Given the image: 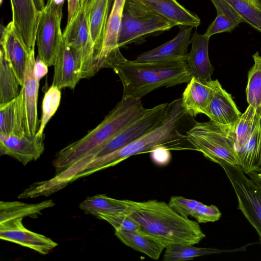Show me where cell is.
I'll return each instance as SVG.
<instances>
[{"mask_svg":"<svg viewBox=\"0 0 261 261\" xmlns=\"http://www.w3.org/2000/svg\"><path fill=\"white\" fill-rule=\"evenodd\" d=\"M123 201L125 212L138 224L139 231L165 248L174 244L195 245L205 237L197 221L181 216L164 201Z\"/></svg>","mask_w":261,"mask_h":261,"instance_id":"cell-1","label":"cell"},{"mask_svg":"<svg viewBox=\"0 0 261 261\" xmlns=\"http://www.w3.org/2000/svg\"><path fill=\"white\" fill-rule=\"evenodd\" d=\"M185 115L181 98L168 103L165 116L158 126L121 148L91 160L81 168L74 180L115 166L132 156L150 152L158 146L178 148L184 141H187L186 136L177 129Z\"/></svg>","mask_w":261,"mask_h":261,"instance_id":"cell-2","label":"cell"},{"mask_svg":"<svg viewBox=\"0 0 261 261\" xmlns=\"http://www.w3.org/2000/svg\"><path fill=\"white\" fill-rule=\"evenodd\" d=\"M148 109L143 107L141 99L122 97L96 127L57 153L53 161L57 173L108 142L144 115Z\"/></svg>","mask_w":261,"mask_h":261,"instance_id":"cell-3","label":"cell"},{"mask_svg":"<svg viewBox=\"0 0 261 261\" xmlns=\"http://www.w3.org/2000/svg\"><path fill=\"white\" fill-rule=\"evenodd\" d=\"M113 70L123 87V97L141 99L151 91L188 83L193 77L186 61L138 62L126 59Z\"/></svg>","mask_w":261,"mask_h":261,"instance_id":"cell-4","label":"cell"},{"mask_svg":"<svg viewBox=\"0 0 261 261\" xmlns=\"http://www.w3.org/2000/svg\"><path fill=\"white\" fill-rule=\"evenodd\" d=\"M187 141L194 149L216 163L222 160L238 165L232 128L219 125L211 120L196 122L186 132Z\"/></svg>","mask_w":261,"mask_h":261,"instance_id":"cell-5","label":"cell"},{"mask_svg":"<svg viewBox=\"0 0 261 261\" xmlns=\"http://www.w3.org/2000/svg\"><path fill=\"white\" fill-rule=\"evenodd\" d=\"M175 24L152 10L126 0L118 38L119 48L147 34L167 31Z\"/></svg>","mask_w":261,"mask_h":261,"instance_id":"cell-6","label":"cell"},{"mask_svg":"<svg viewBox=\"0 0 261 261\" xmlns=\"http://www.w3.org/2000/svg\"><path fill=\"white\" fill-rule=\"evenodd\" d=\"M89 15L79 8L63 33V38L71 48L75 57L81 79L90 78L98 71L97 56L92 42Z\"/></svg>","mask_w":261,"mask_h":261,"instance_id":"cell-7","label":"cell"},{"mask_svg":"<svg viewBox=\"0 0 261 261\" xmlns=\"http://www.w3.org/2000/svg\"><path fill=\"white\" fill-rule=\"evenodd\" d=\"M224 170L236 194L238 209L256 230L261 243V192L239 165L216 162Z\"/></svg>","mask_w":261,"mask_h":261,"instance_id":"cell-8","label":"cell"},{"mask_svg":"<svg viewBox=\"0 0 261 261\" xmlns=\"http://www.w3.org/2000/svg\"><path fill=\"white\" fill-rule=\"evenodd\" d=\"M65 0H47L38 24L36 43L38 58L48 67L53 66L58 46L62 40L61 20Z\"/></svg>","mask_w":261,"mask_h":261,"instance_id":"cell-9","label":"cell"},{"mask_svg":"<svg viewBox=\"0 0 261 261\" xmlns=\"http://www.w3.org/2000/svg\"><path fill=\"white\" fill-rule=\"evenodd\" d=\"M168 103L158 105L149 109L113 138L79 160L82 167L91 160L115 151L155 128L163 121Z\"/></svg>","mask_w":261,"mask_h":261,"instance_id":"cell-10","label":"cell"},{"mask_svg":"<svg viewBox=\"0 0 261 261\" xmlns=\"http://www.w3.org/2000/svg\"><path fill=\"white\" fill-rule=\"evenodd\" d=\"M12 22L30 48H35L36 32L45 0H10Z\"/></svg>","mask_w":261,"mask_h":261,"instance_id":"cell-11","label":"cell"},{"mask_svg":"<svg viewBox=\"0 0 261 261\" xmlns=\"http://www.w3.org/2000/svg\"><path fill=\"white\" fill-rule=\"evenodd\" d=\"M1 51L12 68L18 83L22 86L28 58L34 48H29L22 36L10 21L3 30Z\"/></svg>","mask_w":261,"mask_h":261,"instance_id":"cell-12","label":"cell"},{"mask_svg":"<svg viewBox=\"0 0 261 261\" xmlns=\"http://www.w3.org/2000/svg\"><path fill=\"white\" fill-rule=\"evenodd\" d=\"M22 219L18 218L0 223L1 239L29 248L43 255L49 253L58 246L49 238L25 228Z\"/></svg>","mask_w":261,"mask_h":261,"instance_id":"cell-13","label":"cell"},{"mask_svg":"<svg viewBox=\"0 0 261 261\" xmlns=\"http://www.w3.org/2000/svg\"><path fill=\"white\" fill-rule=\"evenodd\" d=\"M45 135L25 134L22 136L0 134V154L7 155L23 165L38 160L44 150Z\"/></svg>","mask_w":261,"mask_h":261,"instance_id":"cell-14","label":"cell"},{"mask_svg":"<svg viewBox=\"0 0 261 261\" xmlns=\"http://www.w3.org/2000/svg\"><path fill=\"white\" fill-rule=\"evenodd\" d=\"M35 63L34 48L28 58L24 82L21 88L23 95L25 130V133L29 135L35 134L39 127L37 102L40 80L34 73Z\"/></svg>","mask_w":261,"mask_h":261,"instance_id":"cell-15","label":"cell"},{"mask_svg":"<svg viewBox=\"0 0 261 261\" xmlns=\"http://www.w3.org/2000/svg\"><path fill=\"white\" fill-rule=\"evenodd\" d=\"M179 27L175 37L156 48L142 53L135 61L138 62L186 61L193 27L184 25Z\"/></svg>","mask_w":261,"mask_h":261,"instance_id":"cell-16","label":"cell"},{"mask_svg":"<svg viewBox=\"0 0 261 261\" xmlns=\"http://www.w3.org/2000/svg\"><path fill=\"white\" fill-rule=\"evenodd\" d=\"M221 86L218 80L204 81L192 77L181 98L185 114L193 117L205 114L215 93Z\"/></svg>","mask_w":261,"mask_h":261,"instance_id":"cell-17","label":"cell"},{"mask_svg":"<svg viewBox=\"0 0 261 261\" xmlns=\"http://www.w3.org/2000/svg\"><path fill=\"white\" fill-rule=\"evenodd\" d=\"M53 66L54 73L51 85L60 89H73L81 79L73 53L63 38L57 49Z\"/></svg>","mask_w":261,"mask_h":261,"instance_id":"cell-18","label":"cell"},{"mask_svg":"<svg viewBox=\"0 0 261 261\" xmlns=\"http://www.w3.org/2000/svg\"><path fill=\"white\" fill-rule=\"evenodd\" d=\"M210 38L195 32L190 39L191 51L188 54L186 63L193 77L204 81H211L214 68L208 57Z\"/></svg>","mask_w":261,"mask_h":261,"instance_id":"cell-19","label":"cell"},{"mask_svg":"<svg viewBox=\"0 0 261 261\" xmlns=\"http://www.w3.org/2000/svg\"><path fill=\"white\" fill-rule=\"evenodd\" d=\"M139 4L161 15L176 25L197 27L200 19L176 0H129Z\"/></svg>","mask_w":261,"mask_h":261,"instance_id":"cell-20","label":"cell"},{"mask_svg":"<svg viewBox=\"0 0 261 261\" xmlns=\"http://www.w3.org/2000/svg\"><path fill=\"white\" fill-rule=\"evenodd\" d=\"M241 114L231 94L222 86L215 93L205 113L213 122L232 128Z\"/></svg>","mask_w":261,"mask_h":261,"instance_id":"cell-21","label":"cell"},{"mask_svg":"<svg viewBox=\"0 0 261 261\" xmlns=\"http://www.w3.org/2000/svg\"><path fill=\"white\" fill-rule=\"evenodd\" d=\"M0 134L17 137L26 134L21 89L16 98L0 105Z\"/></svg>","mask_w":261,"mask_h":261,"instance_id":"cell-22","label":"cell"},{"mask_svg":"<svg viewBox=\"0 0 261 261\" xmlns=\"http://www.w3.org/2000/svg\"><path fill=\"white\" fill-rule=\"evenodd\" d=\"M110 4V0H94L89 13L90 34L97 61L105 39Z\"/></svg>","mask_w":261,"mask_h":261,"instance_id":"cell-23","label":"cell"},{"mask_svg":"<svg viewBox=\"0 0 261 261\" xmlns=\"http://www.w3.org/2000/svg\"><path fill=\"white\" fill-rule=\"evenodd\" d=\"M126 1L114 0L112 10L108 17L102 49L98 59V71L100 70L101 63L110 54L120 48L118 45V38Z\"/></svg>","mask_w":261,"mask_h":261,"instance_id":"cell-24","label":"cell"},{"mask_svg":"<svg viewBox=\"0 0 261 261\" xmlns=\"http://www.w3.org/2000/svg\"><path fill=\"white\" fill-rule=\"evenodd\" d=\"M238 165L245 173L261 172V122L250 138L237 152Z\"/></svg>","mask_w":261,"mask_h":261,"instance_id":"cell-25","label":"cell"},{"mask_svg":"<svg viewBox=\"0 0 261 261\" xmlns=\"http://www.w3.org/2000/svg\"><path fill=\"white\" fill-rule=\"evenodd\" d=\"M217 10V16L204 34L210 38L212 35L230 32L240 23L244 22L237 10L225 0H211Z\"/></svg>","mask_w":261,"mask_h":261,"instance_id":"cell-26","label":"cell"},{"mask_svg":"<svg viewBox=\"0 0 261 261\" xmlns=\"http://www.w3.org/2000/svg\"><path fill=\"white\" fill-rule=\"evenodd\" d=\"M115 234L125 245L154 260L160 258L165 249L160 243L139 230H115Z\"/></svg>","mask_w":261,"mask_h":261,"instance_id":"cell-27","label":"cell"},{"mask_svg":"<svg viewBox=\"0 0 261 261\" xmlns=\"http://www.w3.org/2000/svg\"><path fill=\"white\" fill-rule=\"evenodd\" d=\"M55 205L52 200L43 201L37 203H26L12 201L0 202V223L11 220L26 217L37 218L45 209Z\"/></svg>","mask_w":261,"mask_h":261,"instance_id":"cell-28","label":"cell"},{"mask_svg":"<svg viewBox=\"0 0 261 261\" xmlns=\"http://www.w3.org/2000/svg\"><path fill=\"white\" fill-rule=\"evenodd\" d=\"M243 247L236 249L225 250L213 248H202L194 245L174 244L167 247L163 255L164 261H184L191 260L201 256L241 250Z\"/></svg>","mask_w":261,"mask_h":261,"instance_id":"cell-29","label":"cell"},{"mask_svg":"<svg viewBox=\"0 0 261 261\" xmlns=\"http://www.w3.org/2000/svg\"><path fill=\"white\" fill-rule=\"evenodd\" d=\"M80 209L86 214L96 216L98 214H113L124 212L126 206L123 200L116 199L105 195L88 197L80 204Z\"/></svg>","mask_w":261,"mask_h":261,"instance_id":"cell-30","label":"cell"},{"mask_svg":"<svg viewBox=\"0 0 261 261\" xmlns=\"http://www.w3.org/2000/svg\"><path fill=\"white\" fill-rule=\"evenodd\" d=\"M252 58L254 64L248 73L246 98L249 105L255 109L257 116L261 118V56L257 51Z\"/></svg>","mask_w":261,"mask_h":261,"instance_id":"cell-31","label":"cell"},{"mask_svg":"<svg viewBox=\"0 0 261 261\" xmlns=\"http://www.w3.org/2000/svg\"><path fill=\"white\" fill-rule=\"evenodd\" d=\"M260 122L261 118L257 116L255 109L249 105L232 128L236 153L248 140Z\"/></svg>","mask_w":261,"mask_h":261,"instance_id":"cell-32","label":"cell"},{"mask_svg":"<svg viewBox=\"0 0 261 261\" xmlns=\"http://www.w3.org/2000/svg\"><path fill=\"white\" fill-rule=\"evenodd\" d=\"M19 86L12 68L0 50V105L16 98L20 92Z\"/></svg>","mask_w":261,"mask_h":261,"instance_id":"cell-33","label":"cell"},{"mask_svg":"<svg viewBox=\"0 0 261 261\" xmlns=\"http://www.w3.org/2000/svg\"><path fill=\"white\" fill-rule=\"evenodd\" d=\"M61 89L51 85L45 92L42 100V117L39 128L36 133L38 136L43 134L48 122L58 110L61 98Z\"/></svg>","mask_w":261,"mask_h":261,"instance_id":"cell-34","label":"cell"},{"mask_svg":"<svg viewBox=\"0 0 261 261\" xmlns=\"http://www.w3.org/2000/svg\"><path fill=\"white\" fill-rule=\"evenodd\" d=\"M241 15L244 22L261 32V10L249 0H225Z\"/></svg>","mask_w":261,"mask_h":261,"instance_id":"cell-35","label":"cell"},{"mask_svg":"<svg viewBox=\"0 0 261 261\" xmlns=\"http://www.w3.org/2000/svg\"><path fill=\"white\" fill-rule=\"evenodd\" d=\"M96 217L107 221L115 230H140L138 224L125 211L113 214H98Z\"/></svg>","mask_w":261,"mask_h":261,"instance_id":"cell-36","label":"cell"},{"mask_svg":"<svg viewBox=\"0 0 261 261\" xmlns=\"http://www.w3.org/2000/svg\"><path fill=\"white\" fill-rule=\"evenodd\" d=\"M200 202L182 196H173L168 204L177 213L184 217H194Z\"/></svg>","mask_w":261,"mask_h":261,"instance_id":"cell-37","label":"cell"},{"mask_svg":"<svg viewBox=\"0 0 261 261\" xmlns=\"http://www.w3.org/2000/svg\"><path fill=\"white\" fill-rule=\"evenodd\" d=\"M150 152L152 161L159 166L167 165L171 159L170 148L166 146H156Z\"/></svg>","mask_w":261,"mask_h":261,"instance_id":"cell-38","label":"cell"},{"mask_svg":"<svg viewBox=\"0 0 261 261\" xmlns=\"http://www.w3.org/2000/svg\"><path fill=\"white\" fill-rule=\"evenodd\" d=\"M48 67L44 62L37 58L34 66V73L38 80H40L47 74Z\"/></svg>","mask_w":261,"mask_h":261,"instance_id":"cell-39","label":"cell"},{"mask_svg":"<svg viewBox=\"0 0 261 261\" xmlns=\"http://www.w3.org/2000/svg\"><path fill=\"white\" fill-rule=\"evenodd\" d=\"M68 16L67 24L72 20L80 6V0H68Z\"/></svg>","mask_w":261,"mask_h":261,"instance_id":"cell-40","label":"cell"},{"mask_svg":"<svg viewBox=\"0 0 261 261\" xmlns=\"http://www.w3.org/2000/svg\"><path fill=\"white\" fill-rule=\"evenodd\" d=\"M245 174L251 179L261 192V172H251Z\"/></svg>","mask_w":261,"mask_h":261,"instance_id":"cell-41","label":"cell"},{"mask_svg":"<svg viewBox=\"0 0 261 261\" xmlns=\"http://www.w3.org/2000/svg\"><path fill=\"white\" fill-rule=\"evenodd\" d=\"M93 1L94 0H80V8L85 10L87 14L89 15Z\"/></svg>","mask_w":261,"mask_h":261,"instance_id":"cell-42","label":"cell"},{"mask_svg":"<svg viewBox=\"0 0 261 261\" xmlns=\"http://www.w3.org/2000/svg\"><path fill=\"white\" fill-rule=\"evenodd\" d=\"M253 4L261 10V0H253Z\"/></svg>","mask_w":261,"mask_h":261,"instance_id":"cell-43","label":"cell"},{"mask_svg":"<svg viewBox=\"0 0 261 261\" xmlns=\"http://www.w3.org/2000/svg\"><path fill=\"white\" fill-rule=\"evenodd\" d=\"M250 2H251L252 4H253V0H249Z\"/></svg>","mask_w":261,"mask_h":261,"instance_id":"cell-44","label":"cell"}]
</instances>
